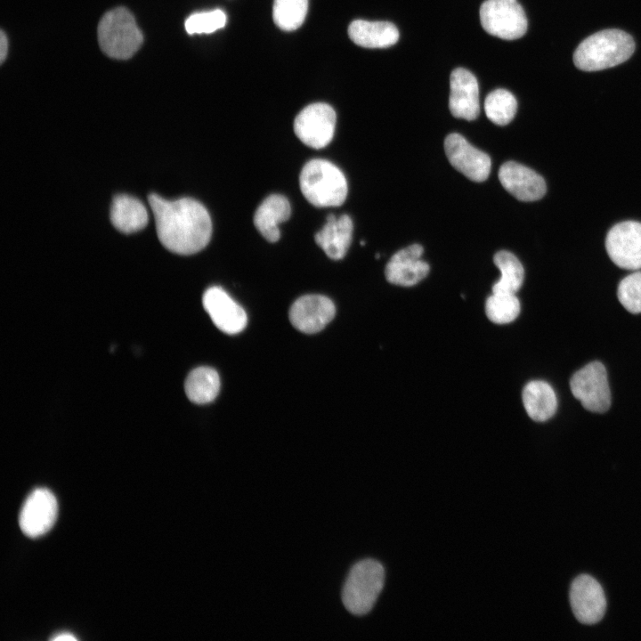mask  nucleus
<instances>
[{"label":"nucleus","instance_id":"3","mask_svg":"<svg viewBox=\"0 0 641 641\" xmlns=\"http://www.w3.org/2000/svg\"><path fill=\"white\" fill-rule=\"evenodd\" d=\"M299 184L304 198L317 207L342 205L348 191L343 172L331 162L320 158L312 159L304 166Z\"/></svg>","mask_w":641,"mask_h":641},{"label":"nucleus","instance_id":"16","mask_svg":"<svg viewBox=\"0 0 641 641\" xmlns=\"http://www.w3.org/2000/svg\"><path fill=\"white\" fill-rule=\"evenodd\" d=\"M498 175L502 186L521 201L540 199L547 191L546 182L542 176L515 161L504 163Z\"/></svg>","mask_w":641,"mask_h":641},{"label":"nucleus","instance_id":"1","mask_svg":"<svg viewBox=\"0 0 641 641\" xmlns=\"http://www.w3.org/2000/svg\"><path fill=\"white\" fill-rule=\"evenodd\" d=\"M158 238L169 251L191 255L203 249L212 234V222L205 207L191 198L167 200L151 193L148 198Z\"/></svg>","mask_w":641,"mask_h":641},{"label":"nucleus","instance_id":"24","mask_svg":"<svg viewBox=\"0 0 641 641\" xmlns=\"http://www.w3.org/2000/svg\"><path fill=\"white\" fill-rule=\"evenodd\" d=\"M500 271L499 280L492 286V293L515 294L522 287L524 270L517 257L509 251L500 250L493 257Z\"/></svg>","mask_w":641,"mask_h":641},{"label":"nucleus","instance_id":"6","mask_svg":"<svg viewBox=\"0 0 641 641\" xmlns=\"http://www.w3.org/2000/svg\"><path fill=\"white\" fill-rule=\"evenodd\" d=\"M480 20L490 35L505 40L522 37L527 31L524 10L517 0H486L480 7Z\"/></svg>","mask_w":641,"mask_h":641},{"label":"nucleus","instance_id":"4","mask_svg":"<svg viewBox=\"0 0 641 641\" xmlns=\"http://www.w3.org/2000/svg\"><path fill=\"white\" fill-rule=\"evenodd\" d=\"M97 34L102 52L117 60L131 58L143 42L134 17L124 7L106 12L99 22Z\"/></svg>","mask_w":641,"mask_h":641},{"label":"nucleus","instance_id":"19","mask_svg":"<svg viewBox=\"0 0 641 641\" xmlns=\"http://www.w3.org/2000/svg\"><path fill=\"white\" fill-rule=\"evenodd\" d=\"M348 35L355 45L365 48H387L399 39L396 26L383 20H355L349 25Z\"/></svg>","mask_w":641,"mask_h":641},{"label":"nucleus","instance_id":"10","mask_svg":"<svg viewBox=\"0 0 641 641\" xmlns=\"http://www.w3.org/2000/svg\"><path fill=\"white\" fill-rule=\"evenodd\" d=\"M57 512L58 504L53 492L45 488L35 489L20 509V528L29 538L42 536L53 527Z\"/></svg>","mask_w":641,"mask_h":641},{"label":"nucleus","instance_id":"28","mask_svg":"<svg viewBox=\"0 0 641 641\" xmlns=\"http://www.w3.org/2000/svg\"><path fill=\"white\" fill-rule=\"evenodd\" d=\"M617 296L627 311L631 313L641 312V271L637 270L620 281Z\"/></svg>","mask_w":641,"mask_h":641},{"label":"nucleus","instance_id":"23","mask_svg":"<svg viewBox=\"0 0 641 641\" xmlns=\"http://www.w3.org/2000/svg\"><path fill=\"white\" fill-rule=\"evenodd\" d=\"M220 377L215 369L209 367H199L191 370L184 385L189 400L196 404L213 402L220 391Z\"/></svg>","mask_w":641,"mask_h":641},{"label":"nucleus","instance_id":"2","mask_svg":"<svg viewBox=\"0 0 641 641\" xmlns=\"http://www.w3.org/2000/svg\"><path fill=\"white\" fill-rule=\"evenodd\" d=\"M635 43L630 35L620 29H604L584 39L573 53L576 68L598 71L617 66L633 54Z\"/></svg>","mask_w":641,"mask_h":641},{"label":"nucleus","instance_id":"20","mask_svg":"<svg viewBox=\"0 0 641 641\" xmlns=\"http://www.w3.org/2000/svg\"><path fill=\"white\" fill-rule=\"evenodd\" d=\"M290 215L291 207L287 198L280 194H272L256 209L254 224L267 241L273 243L280 237L279 224L287 221Z\"/></svg>","mask_w":641,"mask_h":641},{"label":"nucleus","instance_id":"21","mask_svg":"<svg viewBox=\"0 0 641 641\" xmlns=\"http://www.w3.org/2000/svg\"><path fill=\"white\" fill-rule=\"evenodd\" d=\"M110 216L114 227L124 233L143 229L149 219L145 206L138 199L126 194L114 197Z\"/></svg>","mask_w":641,"mask_h":641},{"label":"nucleus","instance_id":"8","mask_svg":"<svg viewBox=\"0 0 641 641\" xmlns=\"http://www.w3.org/2000/svg\"><path fill=\"white\" fill-rule=\"evenodd\" d=\"M337 116L327 103L317 102L304 108L294 121L297 138L313 149L326 147L333 139Z\"/></svg>","mask_w":641,"mask_h":641},{"label":"nucleus","instance_id":"17","mask_svg":"<svg viewBox=\"0 0 641 641\" xmlns=\"http://www.w3.org/2000/svg\"><path fill=\"white\" fill-rule=\"evenodd\" d=\"M424 249L412 244L396 252L385 268L386 280L392 284L411 287L422 280L429 272V264L421 259Z\"/></svg>","mask_w":641,"mask_h":641},{"label":"nucleus","instance_id":"9","mask_svg":"<svg viewBox=\"0 0 641 641\" xmlns=\"http://www.w3.org/2000/svg\"><path fill=\"white\" fill-rule=\"evenodd\" d=\"M611 260L620 268L641 269V223L624 221L613 226L605 239Z\"/></svg>","mask_w":641,"mask_h":641},{"label":"nucleus","instance_id":"30","mask_svg":"<svg viewBox=\"0 0 641 641\" xmlns=\"http://www.w3.org/2000/svg\"><path fill=\"white\" fill-rule=\"evenodd\" d=\"M8 52V39L5 33L1 30L0 33V62L4 63Z\"/></svg>","mask_w":641,"mask_h":641},{"label":"nucleus","instance_id":"12","mask_svg":"<svg viewBox=\"0 0 641 641\" xmlns=\"http://www.w3.org/2000/svg\"><path fill=\"white\" fill-rule=\"evenodd\" d=\"M444 150L451 166L468 179L480 183L488 178L491 158L471 145L461 134H449L444 141Z\"/></svg>","mask_w":641,"mask_h":641},{"label":"nucleus","instance_id":"27","mask_svg":"<svg viewBox=\"0 0 641 641\" xmlns=\"http://www.w3.org/2000/svg\"><path fill=\"white\" fill-rule=\"evenodd\" d=\"M308 9V0H274L273 20L281 29L291 31L304 22Z\"/></svg>","mask_w":641,"mask_h":641},{"label":"nucleus","instance_id":"22","mask_svg":"<svg viewBox=\"0 0 641 641\" xmlns=\"http://www.w3.org/2000/svg\"><path fill=\"white\" fill-rule=\"evenodd\" d=\"M523 407L534 421H546L554 416L557 399L552 386L542 380H533L525 385L522 393Z\"/></svg>","mask_w":641,"mask_h":641},{"label":"nucleus","instance_id":"11","mask_svg":"<svg viewBox=\"0 0 641 641\" xmlns=\"http://www.w3.org/2000/svg\"><path fill=\"white\" fill-rule=\"evenodd\" d=\"M570 603L575 618L588 625L600 621L606 609L602 586L588 574H580L572 582Z\"/></svg>","mask_w":641,"mask_h":641},{"label":"nucleus","instance_id":"7","mask_svg":"<svg viewBox=\"0 0 641 641\" xmlns=\"http://www.w3.org/2000/svg\"><path fill=\"white\" fill-rule=\"evenodd\" d=\"M570 387L587 410L602 413L611 406L606 369L599 361H592L577 370L570 380Z\"/></svg>","mask_w":641,"mask_h":641},{"label":"nucleus","instance_id":"18","mask_svg":"<svg viewBox=\"0 0 641 641\" xmlns=\"http://www.w3.org/2000/svg\"><path fill=\"white\" fill-rule=\"evenodd\" d=\"M353 224L351 217L342 215L327 216L322 229L314 235L315 242L333 260L342 259L351 245Z\"/></svg>","mask_w":641,"mask_h":641},{"label":"nucleus","instance_id":"31","mask_svg":"<svg viewBox=\"0 0 641 641\" xmlns=\"http://www.w3.org/2000/svg\"><path fill=\"white\" fill-rule=\"evenodd\" d=\"M51 640H54V641H62V640L74 641V640H77V637H74V636H73L72 634H70V633H61L60 635L52 637Z\"/></svg>","mask_w":641,"mask_h":641},{"label":"nucleus","instance_id":"5","mask_svg":"<svg viewBox=\"0 0 641 641\" xmlns=\"http://www.w3.org/2000/svg\"><path fill=\"white\" fill-rule=\"evenodd\" d=\"M385 582V569L375 559H363L351 568L342 589L348 612L364 615L374 606Z\"/></svg>","mask_w":641,"mask_h":641},{"label":"nucleus","instance_id":"14","mask_svg":"<svg viewBox=\"0 0 641 641\" xmlns=\"http://www.w3.org/2000/svg\"><path fill=\"white\" fill-rule=\"evenodd\" d=\"M333 302L321 295H306L296 299L289 310V320L299 331L314 334L322 330L334 318Z\"/></svg>","mask_w":641,"mask_h":641},{"label":"nucleus","instance_id":"13","mask_svg":"<svg viewBox=\"0 0 641 641\" xmlns=\"http://www.w3.org/2000/svg\"><path fill=\"white\" fill-rule=\"evenodd\" d=\"M202 304L213 323L223 333L235 335L246 328L247 316L245 310L221 287L207 288Z\"/></svg>","mask_w":641,"mask_h":641},{"label":"nucleus","instance_id":"15","mask_svg":"<svg viewBox=\"0 0 641 641\" xmlns=\"http://www.w3.org/2000/svg\"><path fill=\"white\" fill-rule=\"evenodd\" d=\"M449 108L455 118L468 121L480 113L478 82L467 69L457 68L450 74Z\"/></svg>","mask_w":641,"mask_h":641},{"label":"nucleus","instance_id":"25","mask_svg":"<svg viewBox=\"0 0 641 641\" xmlns=\"http://www.w3.org/2000/svg\"><path fill=\"white\" fill-rule=\"evenodd\" d=\"M517 110L515 97L506 89L491 92L484 101L487 118L499 126L507 125L515 118Z\"/></svg>","mask_w":641,"mask_h":641},{"label":"nucleus","instance_id":"29","mask_svg":"<svg viewBox=\"0 0 641 641\" xmlns=\"http://www.w3.org/2000/svg\"><path fill=\"white\" fill-rule=\"evenodd\" d=\"M226 15L223 11L215 9L209 12H195L190 15L184 23L188 34L213 33L225 26Z\"/></svg>","mask_w":641,"mask_h":641},{"label":"nucleus","instance_id":"26","mask_svg":"<svg viewBox=\"0 0 641 641\" xmlns=\"http://www.w3.org/2000/svg\"><path fill=\"white\" fill-rule=\"evenodd\" d=\"M521 311L515 294L492 293L485 302L488 319L496 324H507L515 320Z\"/></svg>","mask_w":641,"mask_h":641}]
</instances>
